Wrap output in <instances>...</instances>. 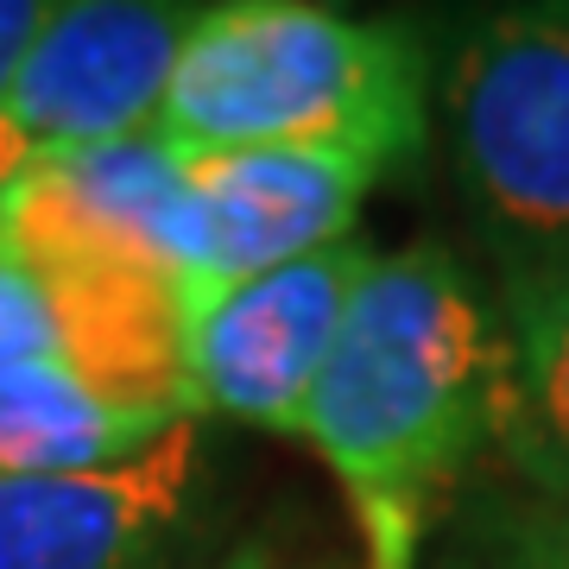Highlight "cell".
Returning a JSON list of instances; mask_svg holds the SVG:
<instances>
[{
	"instance_id": "5bb4252c",
	"label": "cell",
	"mask_w": 569,
	"mask_h": 569,
	"mask_svg": "<svg viewBox=\"0 0 569 569\" xmlns=\"http://www.w3.org/2000/svg\"><path fill=\"white\" fill-rule=\"evenodd\" d=\"M519 545L531 550V563L538 569H569V512L526 519V526H519Z\"/></svg>"
},
{
	"instance_id": "5b68a950",
	"label": "cell",
	"mask_w": 569,
	"mask_h": 569,
	"mask_svg": "<svg viewBox=\"0 0 569 569\" xmlns=\"http://www.w3.org/2000/svg\"><path fill=\"white\" fill-rule=\"evenodd\" d=\"M367 266H373V247L348 234L323 253L190 298L178 310V373L190 418L216 411V418L298 437L310 387L323 373L329 342Z\"/></svg>"
},
{
	"instance_id": "8992f818",
	"label": "cell",
	"mask_w": 569,
	"mask_h": 569,
	"mask_svg": "<svg viewBox=\"0 0 569 569\" xmlns=\"http://www.w3.org/2000/svg\"><path fill=\"white\" fill-rule=\"evenodd\" d=\"M0 247L39 266L164 284L183 305L203 266L183 152H171L159 133H133L26 171L0 190Z\"/></svg>"
},
{
	"instance_id": "4fadbf2b",
	"label": "cell",
	"mask_w": 569,
	"mask_h": 569,
	"mask_svg": "<svg viewBox=\"0 0 569 569\" xmlns=\"http://www.w3.org/2000/svg\"><path fill=\"white\" fill-rule=\"evenodd\" d=\"M44 20H51V0H0V96L20 70L26 44L44 32Z\"/></svg>"
},
{
	"instance_id": "9a60e30c",
	"label": "cell",
	"mask_w": 569,
	"mask_h": 569,
	"mask_svg": "<svg viewBox=\"0 0 569 569\" xmlns=\"http://www.w3.org/2000/svg\"><path fill=\"white\" fill-rule=\"evenodd\" d=\"M216 569H329V563H298V557L279 550L272 538H247V545H234Z\"/></svg>"
},
{
	"instance_id": "52a82bcc",
	"label": "cell",
	"mask_w": 569,
	"mask_h": 569,
	"mask_svg": "<svg viewBox=\"0 0 569 569\" xmlns=\"http://www.w3.org/2000/svg\"><path fill=\"white\" fill-rule=\"evenodd\" d=\"M203 500L197 418L121 468L0 475V569H164Z\"/></svg>"
},
{
	"instance_id": "277c9868",
	"label": "cell",
	"mask_w": 569,
	"mask_h": 569,
	"mask_svg": "<svg viewBox=\"0 0 569 569\" xmlns=\"http://www.w3.org/2000/svg\"><path fill=\"white\" fill-rule=\"evenodd\" d=\"M203 7L178 0H63L0 96V190L26 171L152 133Z\"/></svg>"
},
{
	"instance_id": "2e32d148",
	"label": "cell",
	"mask_w": 569,
	"mask_h": 569,
	"mask_svg": "<svg viewBox=\"0 0 569 569\" xmlns=\"http://www.w3.org/2000/svg\"><path fill=\"white\" fill-rule=\"evenodd\" d=\"M512 569H538V563H531V550L519 545V531H512Z\"/></svg>"
},
{
	"instance_id": "ba28073f",
	"label": "cell",
	"mask_w": 569,
	"mask_h": 569,
	"mask_svg": "<svg viewBox=\"0 0 569 569\" xmlns=\"http://www.w3.org/2000/svg\"><path fill=\"white\" fill-rule=\"evenodd\" d=\"M183 171H190L197 260H203L190 298L348 241L380 178L373 159L336 146H247V152H197V159L183 152Z\"/></svg>"
},
{
	"instance_id": "7a4b0ae2",
	"label": "cell",
	"mask_w": 569,
	"mask_h": 569,
	"mask_svg": "<svg viewBox=\"0 0 569 569\" xmlns=\"http://www.w3.org/2000/svg\"><path fill=\"white\" fill-rule=\"evenodd\" d=\"M152 133L190 159L336 146L387 171L430 133V58L387 20L310 0H228L197 13Z\"/></svg>"
},
{
	"instance_id": "7c38bea8",
	"label": "cell",
	"mask_w": 569,
	"mask_h": 569,
	"mask_svg": "<svg viewBox=\"0 0 569 569\" xmlns=\"http://www.w3.org/2000/svg\"><path fill=\"white\" fill-rule=\"evenodd\" d=\"M355 526H361V569H418V531L425 507L411 500H355Z\"/></svg>"
},
{
	"instance_id": "6da1fadb",
	"label": "cell",
	"mask_w": 569,
	"mask_h": 569,
	"mask_svg": "<svg viewBox=\"0 0 569 569\" xmlns=\"http://www.w3.org/2000/svg\"><path fill=\"white\" fill-rule=\"evenodd\" d=\"M500 317L443 241L373 253L329 361L298 418V443L336 468L348 500H411L456 481L493 443Z\"/></svg>"
},
{
	"instance_id": "3957f363",
	"label": "cell",
	"mask_w": 569,
	"mask_h": 569,
	"mask_svg": "<svg viewBox=\"0 0 569 569\" xmlns=\"http://www.w3.org/2000/svg\"><path fill=\"white\" fill-rule=\"evenodd\" d=\"M443 146L500 272L569 260V0L456 32L437 77Z\"/></svg>"
},
{
	"instance_id": "30bf717a",
	"label": "cell",
	"mask_w": 569,
	"mask_h": 569,
	"mask_svg": "<svg viewBox=\"0 0 569 569\" xmlns=\"http://www.w3.org/2000/svg\"><path fill=\"white\" fill-rule=\"evenodd\" d=\"M493 443L519 481L569 512V260L500 272Z\"/></svg>"
},
{
	"instance_id": "8fae6325",
	"label": "cell",
	"mask_w": 569,
	"mask_h": 569,
	"mask_svg": "<svg viewBox=\"0 0 569 569\" xmlns=\"http://www.w3.org/2000/svg\"><path fill=\"white\" fill-rule=\"evenodd\" d=\"M190 411L77 367L0 373V475H89L164 443Z\"/></svg>"
},
{
	"instance_id": "9c48e42d",
	"label": "cell",
	"mask_w": 569,
	"mask_h": 569,
	"mask_svg": "<svg viewBox=\"0 0 569 569\" xmlns=\"http://www.w3.org/2000/svg\"><path fill=\"white\" fill-rule=\"evenodd\" d=\"M77 367L190 411L178 373V298L121 272L39 266L0 247V373Z\"/></svg>"
}]
</instances>
